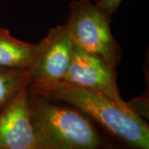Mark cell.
I'll list each match as a JSON object with an SVG mask.
<instances>
[{
	"mask_svg": "<svg viewBox=\"0 0 149 149\" xmlns=\"http://www.w3.org/2000/svg\"><path fill=\"white\" fill-rule=\"evenodd\" d=\"M28 87L50 100L79 109L125 149H149L148 124L128 104H120L104 95L65 80L30 83Z\"/></svg>",
	"mask_w": 149,
	"mask_h": 149,
	"instance_id": "obj_1",
	"label": "cell"
},
{
	"mask_svg": "<svg viewBox=\"0 0 149 149\" xmlns=\"http://www.w3.org/2000/svg\"><path fill=\"white\" fill-rule=\"evenodd\" d=\"M35 149H99L103 137L84 113L28 87Z\"/></svg>",
	"mask_w": 149,
	"mask_h": 149,
	"instance_id": "obj_2",
	"label": "cell"
},
{
	"mask_svg": "<svg viewBox=\"0 0 149 149\" xmlns=\"http://www.w3.org/2000/svg\"><path fill=\"white\" fill-rule=\"evenodd\" d=\"M65 24L73 45L104 59L116 67L121 49L110 30L111 17L90 0H73Z\"/></svg>",
	"mask_w": 149,
	"mask_h": 149,
	"instance_id": "obj_3",
	"label": "cell"
},
{
	"mask_svg": "<svg viewBox=\"0 0 149 149\" xmlns=\"http://www.w3.org/2000/svg\"><path fill=\"white\" fill-rule=\"evenodd\" d=\"M116 78L114 66L100 56L74 46L69 69L61 80L95 91L126 105L128 104L121 98Z\"/></svg>",
	"mask_w": 149,
	"mask_h": 149,
	"instance_id": "obj_4",
	"label": "cell"
},
{
	"mask_svg": "<svg viewBox=\"0 0 149 149\" xmlns=\"http://www.w3.org/2000/svg\"><path fill=\"white\" fill-rule=\"evenodd\" d=\"M38 43L37 56L28 69L31 83L63 80L69 69L74 47L66 25L51 28Z\"/></svg>",
	"mask_w": 149,
	"mask_h": 149,
	"instance_id": "obj_5",
	"label": "cell"
},
{
	"mask_svg": "<svg viewBox=\"0 0 149 149\" xmlns=\"http://www.w3.org/2000/svg\"><path fill=\"white\" fill-rule=\"evenodd\" d=\"M35 148L36 137L26 86L0 113V149Z\"/></svg>",
	"mask_w": 149,
	"mask_h": 149,
	"instance_id": "obj_6",
	"label": "cell"
},
{
	"mask_svg": "<svg viewBox=\"0 0 149 149\" xmlns=\"http://www.w3.org/2000/svg\"><path fill=\"white\" fill-rule=\"evenodd\" d=\"M39 43L17 39L10 32L0 27V67L27 70L36 58Z\"/></svg>",
	"mask_w": 149,
	"mask_h": 149,
	"instance_id": "obj_7",
	"label": "cell"
},
{
	"mask_svg": "<svg viewBox=\"0 0 149 149\" xmlns=\"http://www.w3.org/2000/svg\"><path fill=\"white\" fill-rule=\"evenodd\" d=\"M31 83L27 70L0 67V113L22 88Z\"/></svg>",
	"mask_w": 149,
	"mask_h": 149,
	"instance_id": "obj_8",
	"label": "cell"
},
{
	"mask_svg": "<svg viewBox=\"0 0 149 149\" xmlns=\"http://www.w3.org/2000/svg\"><path fill=\"white\" fill-rule=\"evenodd\" d=\"M128 104L139 116L148 118V100H146L145 96L138 97L128 102Z\"/></svg>",
	"mask_w": 149,
	"mask_h": 149,
	"instance_id": "obj_9",
	"label": "cell"
},
{
	"mask_svg": "<svg viewBox=\"0 0 149 149\" xmlns=\"http://www.w3.org/2000/svg\"><path fill=\"white\" fill-rule=\"evenodd\" d=\"M123 0H96L95 5L112 16L118 10Z\"/></svg>",
	"mask_w": 149,
	"mask_h": 149,
	"instance_id": "obj_10",
	"label": "cell"
},
{
	"mask_svg": "<svg viewBox=\"0 0 149 149\" xmlns=\"http://www.w3.org/2000/svg\"><path fill=\"white\" fill-rule=\"evenodd\" d=\"M99 149H119L117 147H115L113 143H111L109 140H107L104 137H103L102 143L100 146Z\"/></svg>",
	"mask_w": 149,
	"mask_h": 149,
	"instance_id": "obj_11",
	"label": "cell"
}]
</instances>
